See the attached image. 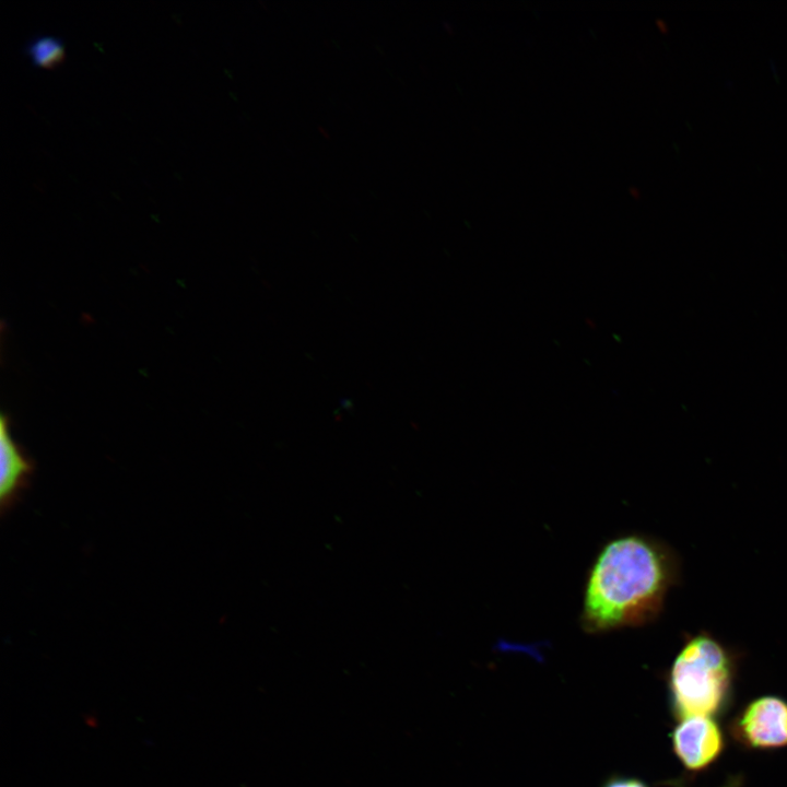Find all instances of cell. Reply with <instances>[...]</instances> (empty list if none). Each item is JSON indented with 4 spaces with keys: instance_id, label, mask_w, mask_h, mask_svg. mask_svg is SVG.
Returning <instances> with one entry per match:
<instances>
[{
    "instance_id": "6",
    "label": "cell",
    "mask_w": 787,
    "mask_h": 787,
    "mask_svg": "<svg viewBox=\"0 0 787 787\" xmlns=\"http://www.w3.org/2000/svg\"><path fill=\"white\" fill-rule=\"evenodd\" d=\"M23 52L28 57L32 66L52 69L64 58L63 40L50 34H35L23 46Z\"/></svg>"
},
{
    "instance_id": "1",
    "label": "cell",
    "mask_w": 787,
    "mask_h": 787,
    "mask_svg": "<svg viewBox=\"0 0 787 787\" xmlns=\"http://www.w3.org/2000/svg\"><path fill=\"white\" fill-rule=\"evenodd\" d=\"M679 576V559L667 543L642 533L611 539L586 577L583 630L597 634L655 621Z\"/></svg>"
},
{
    "instance_id": "2",
    "label": "cell",
    "mask_w": 787,
    "mask_h": 787,
    "mask_svg": "<svg viewBox=\"0 0 787 787\" xmlns=\"http://www.w3.org/2000/svg\"><path fill=\"white\" fill-rule=\"evenodd\" d=\"M732 667L728 650L710 634L691 636L670 670L676 710L684 718L715 713L729 689Z\"/></svg>"
},
{
    "instance_id": "3",
    "label": "cell",
    "mask_w": 787,
    "mask_h": 787,
    "mask_svg": "<svg viewBox=\"0 0 787 787\" xmlns=\"http://www.w3.org/2000/svg\"><path fill=\"white\" fill-rule=\"evenodd\" d=\"M743 740L756 748L787 744V703L774 696L752 702L739 720Z\"/></svg>"
},
{
    "instance_id": "4",
    "label": "cell",
    "mask_w": 787,
    "mask_h": 787,
    "mask_svg": "<svg viewBox=\"0 0 787 787\" xmlns=\"http://www.w3.org/2000/svg\"><path fill=\"white\" fill-rule=\"evenodd\" d=\"M723 747L717 725L707 716L685 717L673 732V749L682 763L700 770L716 759Z\"/></svg>"
},
{
    "instance_id": "5",
    "label": "cell",
    "mask_w": 787,
    "mask_h": 787,
    "mask_svg": "<svg viewBox=\"0 0 787 787\" xmlns=\"http://www.w3.org/2000/svg\"><path fill=\"white\" fill-rule=\"evenodd\" d=\"M34 462L11 436L10 421L0 419V508L4 513L16 502L28 486L34 472Z\"/></svg>"
},
{
    "instance_id": "7",
    "label": "cell",
    "mask_w": 787,
    "mask_h": 787,
    "mask_svg": "<svg viewBox=\"0 0 787 787\" xmlns=\"http://www.w3.org/2000/svg\"><path fill=\"white\" fill-rule=\"evenodd\" d=\"M604 787H646L642 782L633 778H615L606 784Z\"/></svg>"
}]
</instances>
